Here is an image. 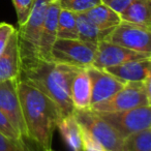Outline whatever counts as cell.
Masks as SVG:
<instances>
[{
	"mask_svg": "<svg viewBox=\"0 0 151 151\" xmlns=\"http://www.w3.org/2000/svg\"><path fill=\"white\" fill-rule=\"evenodd\" d=\"M78 69V67L42 60L38 57L20 59L18 80L52 99L64 117L73 114L75 111L70 99V85Z\"/></svg>",
	"mask_w": 151,
	"mask_h": 151,
	"instance_id": "obj_1",
	"label": "cell"
},
{
	"mask_svg": "<svg viewBox=\"0 0 151 151\" xmlns=\"http://www.w3.org/2000/svg\"><path fill=\"white\" fill-rule=\"evenodd\" d=\"M17 88L26 138L31 140L40 151H51L53 134L62 118L58 106L37 89L19 80Z\"/></svg>",
	"mask_w": 151,
	"mask_h": 151,
	"instance_id": "obj_2",
	"label": "cell"
},
{
	"mask_svg": "<svg viewBox=\"0 0 151 151\" xmlns=\"http://www.w3.org/2000/svg\"><path fill=\"white\" fill-rule=\"evenodd\" d=\"M151 76L143 82H127L111 97L90 108L99 113L127 111L139 107H150Z\"/></svg>",
	"mask_w": 151,
	"mask_h": 151,
	"instance_id": "obj_3",
	"label": "cell"
},
{
	"mask_svg": "<svg viewBox=\"0 0 151 151\" xmlns=\"http://www.w3.org/2000/svg\"><path fill=\"white\" fill-rule=\"evenodd\" d=\"M96 48V44L81 40L57 38L51 50V61L78 68H87L92 65Z\"/></svg>",
	"mask_w": 151,
	"mask_h": 151,
	"instance_id": "obj_4",
	"label": "cell"
},
{
	"mask_svg": "<svg viewBox=\"0 0 151 151\" xmlns=\"http://www.w3.org/2000/svg\"><path fill=\"white\" fill-rule=\"evenodd\" d=\"M48 3V0H34L28 20L17 28L20 59L37 57L38 42Z\"/></svg>",
	"mask_w": 151,
	"mask_h": 151,
	"instance_id": "obj_5",
	"label": "cell"
},
{
	"mask_svg": "<svg viewBox=\"0 0 151 151\" xmlns=\"http://www.w3.org/2000/svg\"><path fill=\"white\" fill-rule=\"evenodd\" d=\"M73 115L79 123L86 128L107 151L123 150V138L96 112L91 109L75 110Z\"/></svg>",
	"mask_w": 151,
	"mask_h": 151,
	"instance_id": "obj_6",
	"label": "cell"
},
{
	"mask_svg": "<svg viewBox=\"0 0 151 151\" xmlns=\"http://www.w3.org/2000/svg\"><path fill=\"white\" fill-rule=\"evenodd\" d=\"M96 113L109 122L123 139L137 132L151 128L150 107H139L113 113Z\"/></svg>",
	"mask_w": 151,
	"mask_h": 151,
	"instance_id": "obj_7",
	"label": "cell"
},
{
	"mask_svg": "<svg viewBox=\"0 0 151 151\" xmlns=\"http://www.w3.org/2000/svg\"><path fill=\"white\" fill-rule=\"evenodd\" d=\"M104 40L136 52L151 54V30L127 22L121 21Z\"/></svg>",
	"mask_w": 151,
	"mask_h": 151,
	"instance_id": "obj_8",
	"label": "cell"
},
{
	"mask_svg": "<svg viewBox=\"0 0 151 151\" xmlns=\"http://www.w3.org/2000/svg\"><path fill=\"white\" fill-rule=\"evenodd\" d=\"M146 58H151V54L136 52L118 45L101 40L97 44L96 53H95L92 66L105 69L108 67L122 64L124 62H128V61Z\"/></svg>",
	"mask_w": 151,
	"mask_h": 151,
	"instance_id": "obj_9",
	"label": "cell"
},
{
	"mask_svg": "<svg viewBox=\"0 0 151 151\" xmlns=\"http://www.w3.org/2000/svg\"><path fill=\"white\" fill-rule=\"evenodd\" d=\"M17 84L18 79L0 82V111L9 120L20 136L26 139V130Z\"/></svg>",
	"mask_w": 151,
	"mask_h": 151,
	"instance_id": "obj_10",
	"label": "cell"
},
{
	"mask_svg": "<svg viewBox=\"0 0 151 151\" xmlns=\"http://www.w3.org/2000/svg\"><path fill=\"white\" fill-rule=\"evenodd\" d=\"M86 70L91 86V107L111 97L125 85V83L118 80L105 69L96 68L91 65L87 67Z\"/></svg>",
	"mask_w": 151,
	"mask_h": 151,
	"instance_id": "obj_11",
	"label": "cell"
},
{
	"mask_svg": "<svg viewBox=\"0 0 151 151\" xmlns=\"http://www.w3.org/2000/svg\"><path fill=\"white\" fill-rule=\"evenodd\" d=\"M59 11V3H48L37 48V57L42 60L51 61V50L57 40V21Z\"/></svg>",
	"mask_w": 151,
	"mask_h": 151,
	"instance_id": "obj_12",
	"label": "cell"
},
{
	"mask_svg": "<svg viewBox=\"0 0 151 151\" xmlns=\"http://www.w3.org/2000/svg\"><path fill=\"white\" fill-rule=\"evenodd\" d=\"M105 70L123 83L143 82L151 76V58L128 61Z\"/></svg>",
	"mask_w": 151,
	"mask_h": 151,
	"instance_id": "obj_13",
	"label": "cell"
},
{
	"mask_svg": "<svg viewBox=\"0 0 151 151\" xmlns=\"http://www.w3.org/2000/svg\"><path fill=\"white\" fill-rule=\"evenodd\" d=\"M20 73V54L17 28L11 35L5 50L0 55V82L16 80Z\"/></svg>",
	"mask_w": 151,
	"mask_h": 151,
	"instance_id": "obj_14",
	"label": "cell"
},
{
	"mask_svg": "<svg viewBox=\"0 0 151 151\" xmlns=\"http://www.w3.org/2000/svg\"><path fill=\"white\" fill-rule=\"evenodd\" d=\"M70 99L75 110L91 108V86L86 68H79L70 85Z\"/></svg>",
	"mask_w": 151,
	"mask_h": 151,
	"instance_id": "obj_15",
	"label": "cell"
},
{
	"mask_svg": "<svg viewBox=\"0 0 151 151\" xmlns=\"http://www.w3.org/2000/svg\"><path fill=\"white\" fill-rule=\"evenodd\" d=\"M119 15L121 21L151 30V0H132Z\"/></svg>",
	"mask_w": 151,
	"mask_h": 151,
	"instance_id": "obj_16",
	"label": "cell"
},
{
	"mask_svg": "<svg viewBox=\"0 0 151 151\" xmlns=\"http://www.w3.org/2000/svg\"><path fill=\"white\" fill-rule=\"evenodd\" d=\"M57 129L70 151H83L81 125L73 114L61 118L57 124Z\"/></svg>",
	"mask_w": 151,
	"mask_h": 151,
	"instance_id": "obj_17",
	"label": "cell"
},
{
	"mask_svg": "<svg viewBox=\"0 0 151 151\" xmlns=\"http://www.w3.org/2000/svg\"><path fill=\"white\" fill-rule=\"evenodd\" d=\"M85 15L99 30L108 33L121 23L119 14L103 3H99V5L89 9L85 13Z\"/></svg>",
	"mask_w": 151,
	"mask_h": 151,
	"instance_id": "obj_18",
	"label": "cell"
},
{
	"mask_svg": "<svg viewBox=\"0 0 151 151\" xmlns=\"http://www.w3.org/2000/svg\"><path fill=\"white\" fill-rule=\"evenodd\" d=\"M77 15V28H78L79 40L83 42L99 44V42L105 40L108 35V32L99 30L85 14H76Z\"/></svg>",
	"mask_w": 151,
	"mask_h": 151,
	"instance_id": "obj_19",
	"label": "cell"
},
{
	"mask_svg": "<svg viewBox=\"0 0 151 151\" xmlns=\"http://www.w3.org/2000/svg\"><path fill=\"white\" fill-rule=\"evenodd\" d=\"M57 38L79 40L76 14L60 9L57 21Z\"/></svg>",
	"mask_w": 151,
	"mask_h": 151,
	"instance_id": "obj_20",
	"label": "cell"
},
{
	"mask_svg": "<svg viewBox=\"0 0 151 151\" xmlns=\"http://www.w3.org/2000/svg\"><path fill=\"white\" fill-rule=\"evenodd\" d=\"M123 150L151 151V128L140 130L124 138Z\"/></svg>",
	"mask_w": 151,
	"mask_h": 151,
	"instance_id": "obj_21",
	"label": "cell"
},
{
	"mask_svg": "<svg viewBox=\"0 0 151 151\" xmlns=\"http://www.w3.org/2000/svg\"><path fill=\"white\" fill-rule=\"evenodd\" d=\"M99 3H101V0H60L59 6L73 14H85Z\"/></svg>",
	"mask_w": 151,
	"mask_h": 151,
	"instance_id": "obj_22",
	"label": "cell"
},
{
	"mask_svg": "<svg viewBox=\"0 0 151 151\" xmlns=\"http://www.w3.org/2000/svg\"><path fill=\"white\" fill-rule=\"evenodd\" d=\"M13 3L17 14L18 25L22 26L29 18L34 4V0H13Z\"/></svg>",
	"mask_w": 151,
	"mask_h": 151,
	"instance_id": "obj_23",
	"label": "cell"
},
{
	"mask_svg": "<svg viewBox=\"0 0 151 151\" xmlns=\"http://www.w3.org/2000/svg\"><path fill=\"white\" fill-rule=\"evenodd\" d=\"M81 134H82L83 151H107L105 147L82 125H81Z\"/></svg>",
	"mask_w": 151,
	"mask_h": 151,
	"instance_id": "obj_24",
	"label": "cell"
},
{
	"mask_svg": "<svg viewBox=\"0 0 151 151\" xmlns=\"http://www.w3.org/2000/svg\"><path fill=\"white\" fill-rule=\"evenodd\" d=\"M0 132L4 136L9 137V139L18 142H24V139L20 136V134L17 132L13 124L9 122V120L5 117V115L0 111Z\"/></svg>",
	"mask_w": 151,
	"mask_h": 151,
	"instance_id": "obj_25",
	"label": "cell"
},
{
	"mask_svg": "<svg viewBox=\"0 0 151 151\" xmlns=\"http://www.w3.org/2000/svg\"><path fill=\"white\" fill-rule=\"evenodd\" d=\"M0 151H30L25 142H18L0 132Z\"/></svg>",
	"mask_w": 151,
	"mask_h": 151,
	"instance_id": "obj_26",
	"label": "cell"
},
{
	"mask_svg": "<svg viewBox=\"0 0 151 151\" xmlns=\"http://www.w3.org/2000/svg\"><path fill=\"white\" fill-rule=\"evenodd\" d=\"M16 28L13 25L5 22H1L0 23V55L2 54L3 51L5 50V47L7 45L11 35L14 33Z\"/></svg>",
	"mask_w": 151,
	"mask_h": 151,
	"instance_id": "obj_27",
	"label": "cell"
},
{
	"mask_svg": "<svg viewBox=\"0 0 151 151\" xmlns=\"http://www.w3.org/2000/svg\"><path fill=\"white\" fill-rule=\"evenodd\" d=\"M101 3L107 5L108 7L115 11L116 13L120 14L128 6L132 0H101Z\"/></svg>",
	"mask_w": 151,
	"mask_h": 151,
	"instance_id": "obj_28",
	"label": "cell"
},
{
	"mask_svg": "<svg viewBox=\"0 0 151 151\" xmlns=\"http://www.w3.org/2000/svg\"><path fill=\"white\" fill-rule=\"evenodd\" d=\"M49 2H52V3H59L60 0H48Z\"/></svg>",
	"mask_w": 151,
	"mask_h": 151,
	"instance_id": "obj_29",
	"label": "cell"
},
{
	"mask_svg": "<svg viewBox=\"0 0 151 151\" xmlns=\"http://www.w3.org/2000/svg\"><path fill=\"white\" fill-rule=\"evenodd\" d=\"M51 151H55V150H53V149H52V150H51Z\"/></svg>",
	"mask_w": 151,
	"mask_h": 151,
	"instance_id": "obj_30",
	"label": "cell"
},
{
	"mask_svg": "<svg viewBox=\"0 0 151 151\" xmlns=\"http://www.w3.org/2000/svg\"><path fill=\"white\" fill-rule=\"evenodd\" d=\"M122 151H125V150H122Z\"/></svg>",
	"mask_w": 151,
	"mask_h": 151,
	"instance_id": "obj_31",
	"label": "cell"
}]
</instances>
